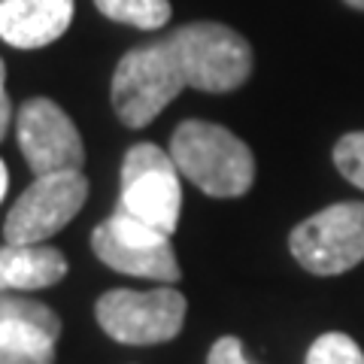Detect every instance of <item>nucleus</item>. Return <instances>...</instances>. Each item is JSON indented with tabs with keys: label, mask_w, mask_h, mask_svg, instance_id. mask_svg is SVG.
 I'll use <instances>...</instances> for the list:
<instances>
[{
	"label": "nucleus",
	"mask_w": 364,
	"mask_h": 364,
	"mask_svg": "<svg viewBox=\"0 0 364 364\" xmlns=\"http://www.w3.org/2000/svg\"><path fill=\"white\" fill-rule=\"evenodd\" d=\"M170 158L179 173L210 198H240L255 182V158L222 124L188 119L173 131Z\"/></svg>",
	"instance_id": "obj_1"
},
{
	"label": "nucleus",
	"mask_w": 364,
	"mask_h": 364,
	"mask_svg": "<svg viewBox=\"0 0 364 364\" xmlns=\"http://www.w3.org/2000/svg\"><path fill=\"white\" fill-rule=\"evenodd\" d=\"M188 88L225 95L240 88L252 73V49L243 33L219 21H195L167 37Z\"/></svg>",
	"instance_id": "obj_2"
},
{
	"label": "nucleus",
	"mask_w": 364,
	"mask_h": 364,
	"mask_svg": "<svg viewBox=\"0 0 364 364\" xmlns=\"http://www.w3.org/2000/svg\"><path fill=\"white\" fill-rule=\"evenodd\" d=\"M186 88L167 40L131 49L112 73V109L128 128H146Z\"/></svg>",
	"instance_id": "obj_3"
},
{
	"label": "nucleus",
	"mask_w": 364,
	"mask_h": 364,
	"mask_svg": "<svg viewBox=\"0 0 364 364\" xmlns=\"http://www.w3.org/2000/svg\"><path fill=\"white\" fill-rule=\"evenodd\" d=\"M294 261L316 277H337L364 261V203L343 200L304 219L289 237Z\"/></svg>",
	"instance_id": "obj_4"
},
{
	"label": "nucleus",
	"mask_w": 364,
	"mask_h": 364,
	"mask_svg": "<svg viewBox=\"0 0 364 364\" xmlns=\"http://www.w3.org/2000/svg\"><path fill=\"white\" fill-rule=\"evenodd\" d=\"M188 304L176 289H112L97 301L95 316L100 328L119 343L152 346L167 343L182 331Z\"/></svg>",
	"instance_id": "obj_5"
},
{
	"label": "nucleus",
	"mask_w": 364,
	"mask_h": 364,
	"mask_svg": "<svg viewBox=\"0 0 364 364\" xmlns=\"http://www.w3.org/2000/svg\"><path fill=\"white\" fill-rule=\"evenodd\" d=\"M119 207L136 215L140 222L173 234L182 210L179 167L170 152L155 143H136L122 161V198Z\"/></svg>",
	"instance_id": "obj_6"
},
{
	"label": "nucleus",
	"mask_w": 364,
	"mask_h": 364,
	"mask_svg": "<svg viewBox=\"0 0 364 364\" xmlns=\"http://www.w3.org/2000/svg\"><path fill=\"white\" fill-rule=\"evenodd\" d=\"M91 249L107 267L128 273V277L155 282H176L182 277L176 252L170 246V234L140 222L122 207H116V213L104 225L95 228Z\"/></svg>",
	"instance_id": "obj_7"
},
{
	"label": "nucleus",
	"mask_w": 364,
	"mask_h": 364,
	"mask_svg": "<svg viewBox=\"0 0 364 364\" xmlns=\"http://www.w3.org/2000/svg\"><path fill=\"white\" fill-rule=\"evenodd\" d=\"M88 198V179L79 170L37 176L6 215V243H43L73 222Z\"/></svg>",
	"instance_id": "obj_8"
},
{
	"label": "nucleus",
	"mask_w": 364,
	"mask_h": 364,
	"mask_svg": "<svg viewBox=\"0 0 364 364\" xmlns=\"http://www.w3.org/2000/svg\"><path fill=\"white\" fill-rule=\"evenodd\" d=\"M16 134L21 155L37 176L79 170L85 161V146L76 124L49 97H33L18 109Z\"/></svg>",
	"instance_id": "obj_9"
},
{
	"label": "nucleus",
	"mask_w": 364,
	"mask_h": 364,
	"mask_svg": "<svg viewBox=\"0 0 364 364\" xmlns=\"http://www.w3.org/2000/svg\"><path fill=\"white\" fill-rule=\"evenodd\" d=\"M73 21V0H0V40L16 49H43Z\"/></svg>",
	"instance_id": "obj_10"
},
{
	"label": "nucleus",
	"mask_w": 364,
	"mask_h": 364,
	"mask_svg": "<svg viewBox=\"0 0 364 364\" xmlns=\"http://www.w3.org/2000/svg\"><path fill=\"white\" fill-rule=\"evenodd\" d=\"M67 277V258L43 243H6L0 249V291L49 289Z\"/></svg>",
	"instance_id": "obj_11"
},
{
	"label": "nucleus",
	"mask_w": 364,
	"mask_h": 364,
	"mask_svg": "<svg viewBox=\"0 0 364 364\" xmlns=\"http://www.w3.org/2000/svg\"><path fill=\"white\" fill-rule=\"evenodd\" d=\"M55 340L33 322H0V364H52Z\"/></svg>",
	"instance_id": "obj_12"
},
{
	"label": "nucleus",
	"mask_w": 364,
	"mask_h": 364,
	"mask_svg": "<svg viewBox=\"0 0 364 364\" xmlns=\"http://www.w3.org/2000/svg\"><path fill=\"white\" fill-rule=\"evenodd\" d=\"M95 6L107 18L140 31H158L170 21V0H95Z\"/></svg>",
	"instance_id": "obj_13"
},
{
	"label": "nucleus",
	"mask_w": 364,
	"mask_h": 364,
	"mask_svg": "<svg viewBox=\"0 0 364 364\" xmlns=\"http://www.w3.org/2000/svg\"><path fill=\"white\" fill-rule=\"evenodd\" d=\"M304 364H364V352L349 334L331 331L313 340Z\"/></svg>",
	"instance_id": "obj_14"
},
{
	"label": "nucleus",
	"mask_w": 364,
	"mask_h": 364,
	"mask_svg": "<svg viewBox=\"0 0 364 364\" xmlns=\"http://www.w3.org/2000/svg\"><path fill=\"white\" fill-rule=\"evenodd\" d=\"M0 322H33L46 328L49 334L58 337L61 334V322L46 304L37 301H25V298H13V294H0Z\"/></svg>",
	"instance_id": "obj_15"
},
{
	"label": "nucleus",
	"mask_w": 364,
	"mask_h": 364,
	"mask_svg": "<svg viewBox=\"0 0 364 364\" xmlns=\"http://www.w3.org/2000/svg\"><path fill=\"white\" fill-rule=\"evenodd\" d=\"M334 164L352 186L364 191V131L340 136L334 146Z\"/></svg>",
	"instance_id": "obj_16"
},
{
	"label": "nucleus",
	"mask_w": 364,
	"mask_h": 364,
	"mask_svg": "<svg viewBox=\"0 0 364 364\" xmlns=\"http://www.w3.org/2000/svg\"><path fill=\"white\" fill-rule=\"evenodd\" d=\"M207 364H252V361L246 358L243 343L237 337H219L210 349Z\"/></svg>",
	"instance_id": "obj_17"
},
{
	"label": "nucleus",
	"mask_w": 364,
	"mask_h": 364,
	"mask_svg": "<svg viewBox=\"0 0 364 364\" xmlns=\"http://www.w3.org/2000/svg\"><path fill=\"white\" fill-rule=\"evenodd\" d=\"M9 116H13V107H9V97L6 91H0V140L6 136V128H9Z\"/></svg>",
	"instance_id": "obj_18"
},
{
	"label": "nucleus",
	"mask_w": 364,
	"mask_h": 364,
	"mask_svg": "<svg viewBox=\"0 0 364 364\" xmlns=\"http://www.w3.org/2000/svg\"><path fill=\"white\" fill-rule=\"evenodd\" d=\"M6 182H9L6 167H4V161H0V200H4V195H6Z\"/></svg>",
	"instance_id": "obj_19"
},
{
	"label": "nucleus",
	"mask_w": 364,
	"mask_h": 364,
	"mask_svg": "<svg viewBox=\"0 0 364 364\" xmlns=\"http://www.w3.org/2000/svg\"><path fill=\"white\" fill-rule=\"evenodd\" d=\"M4 79H6V67H4V58H0V91H4Z\"/></svg>",
	"instance_id": "obj_20"
},
{
	"label": "nucleus",
	"mask_w": 364,
	"mask_h": 364,
	"mask_svg": "<svg viewBox=\"0 0 364 364\" xmlns=\"http://www.w3.org/2000/svg\"><path fill=\"white\" fill-rule=\"evenodd\" d=\"M343 4H349L352 9H364V0H343Z\"/></svg>",
	"instance_id": "obj_21"
}]
</instances>
